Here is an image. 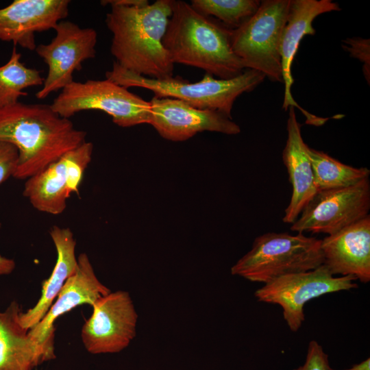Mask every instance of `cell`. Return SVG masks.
Instances as JSON below:
<instances>
[{
    "label": "cell",
    "instance_id": "1",
    "mask_svg": "<svg viewBox=\"0 0 370 370\" xmlns=\"http://www.w3.org/2000/svg\"><path fill=\"white\" fill-rule=\"evenodd\" d=\"M85 141L86 132L50 105L18 101L0 108V142L18 151L16 179L25 180Z\"/></svg>",
    "mask_w": 370,
    "mask_h": 370
},
{
    "label": "cell",
    "instance_id": "2",
    "mask_svg": "<svg viewBox=\"0 0 370 370\" xmlns=\"http://www.w3.org/2000/svg\"><path fill=\"white\" fill-rule=\"evenodd\" d=\"M106 24L112 34L110 52L121 67L145 77H173L174 64L162 40L172 13V0L145 6L110 5Z\"/></svg>",
    "mask_w": 370,
    "mask_h": 370
},
{
    "label": "cell",
    "instance_id": "3",
    "mask_svg": "<svg viewBox=\"0 0 370 370\" xmlns=\"http://www.w3.org/2000/svg\"><path fill=\"white\" fill-rule=\"evenodd\" d=\"M231 29L203 15L182 0H172L162 43L173 64L201 69L218 79H230L246 69L233 51Z\"/></svg>",
    "mask_w": 370,
    "mask_h": 370
},
{
    "label": "cell",
    "instance_id": "4",
    "mask_svg": "<svg viewBox=\"0 0 370 370\" xmlns=\"http://www.w3.org/2000/svg\"><path fill=\"white\" fill-rule=\"evenodd\" d=\"M264 78L260 72L247 69L230 79H216L207 73L194 83L180 77L157 79L127 71L115 61L112 69L106 73V79L127 88H145L153 92L154 97L179 99L198 109L220 112L231 119L236 99L254 90Z\"/></svg>",
    "mask_w": 370,
    "mask_h": 370
},
{
    "label": "cell",
    "instance_id": "5",
    "mask_svg": "<svg viewBox=\"0 0 370 370\" xmlns=\"http://www.w3.org/2000/svg\"><path fill=\"white\" fill-rule=\"evenodd\" d=\"M321 240L304 234L268 232L231 268V274L266 284L288 274L314 269L323 263Z\"/></svg>",
    "mask_w": 370,
    "mask_h": 370
},
{
    "label": "cell",
    "instance_id": "6",
    "mask_svg": "<svg viewBox=\"0 0 370 370\" xmlns=\"http://www.w3.org/2000/svg\"><path fill=\"white\" fill-rule=\"evenodd\" d=\"M290 4L291 0L260 1L256 12L232 30V49L245 69L272 82L283 83L280 43Z\"/></svg>",
    "mask_w": 370,
    "mask_h": 370
},
{
    "label": "cell",
    "instance_id": "7",
    "mask_svg": "<svg viewBox=\"0 0 370 370\" xmlns=\"http://www.w3.org/2000/svg\"><path fill=\"white\" fill-rule=\"evenodd\" d=\"M50 106L59 116L69 119L82 111L100 110L122 127L150 124L151 119L150 101L108 79L73 81Z\"/></svg>",
    "mask_w": 370,
    "mask_h": 370
},
{
    "label": "cell",
    "instance_id": "8",
    "mask_svg": "<svg viewBox=\"0 0 370 370\" xmlns=\"http://www.w3.org/2000/svg\"><path fill=\"white\" fill-rule=\"evenodd\" d=\"M351 275L335 277L328 267L317 268L278 277L257 289L258 301L282 307L283 317L289 329L297 332L305 320L304 308L309 301L322 295L358 288Z\"/></svg>",
    "mask_w": 370,
    "mask_h": 370
},
{
    "label": "cell",
    "instance_id": "9",
    "mask_svg": "<svg viewBox=\"0 0 370 370\" xmlns=\"http://www.w3.org/2000/svg\"><path fill=\"white\" fill-rule=\"evenodd\" d=\"M370 183L366 178L348 187L318 191L291 230L332 235L369 215Z\"/></svg>",
    "mask_w": 370,
    "mask_h": 370
},
{
    "label": "cell",
    "instance_id": "10",
    "mask_svg": "<svg viewBox=\"0 0 370 370\" xmlns=\"http://www.w3.org/2000/svg\"><path fill=\"white\" fill-rule=\"evenodd\" d=\"M54 30L56 35L50 42L40 44L35 49L48 67L44 83L36 93L38 99L72 83L74 72L80 71L84 61L96 56L97 32L95 29L62 21Z\"/></svg>",
    "mask_w": 370,
    "mask_h": 370
},
{
    "label": "cell",
    "instance_id": "11",
    "mask_svg": "<svg viewBox=\"0 0 370 370\" xmlns=\"http://www.w3.org/2000/svg\"><path fill=\"white\" fill-rule=\"evenodd\" d=\"M92 315L84 324L81 337L92 354L118 353L125 349L136 334L138 314L131 296L116 291L97 300Z\"/></svg>",
    "mask_w": 370,
    "mask_h": 370
},
{
    "label": "cell",
    "instance_id": "12",
    "mask_svg": "<svg viewBox=\"0 0 370 370\" xmlns=\"http://www.w3.org/2000/svg\"><path fill=\"white\" fill-rule=\"evenodd\" d=\"M150 103V125L166 140L184 141L204 131L227 135L241 132L236 123L216 110L198 109L169 97H153Z\"/></svg>",
    "mask_w": 370,
    "mask_h": 370
},
{
    "label": "cell",
    "instance_id": "13",
    "mask_svg": "<svg viewBox=\"0 0 370 370\" xmlns=\"http://www.w3.org/2000/svg\"><path fill=\"white\" fill-rule=\"evenodd\" d=\"M69 0H14L0 8V40L35 50V34L54 29L69 13Z\"/></svg>",
    "mask_w": 370,
    "mask_h": 370
},
{
    "label": "cell",
    "instance_id": "14",
    "mask_svg": "<svg viewBox=\"0 0 370 370\" xmlns=\"http://www.w3.org/2000/svg\"><path fill=\"white\" fill-rule=\"evenodd\" d=\"M111 291L97 278L86 253L77 257L75 273L67 280L44 318L28 332L38 345L54 352V322L82 304L91 306Z\"/></svg>",
    "mask_w": 370,
    "mask_h": 370
},
{
    "label": "cell",
    "instance_id": "15",
    "mask_svg": "<svg viewBox=\"0 0 370 370\" xmlns=\"http://www.w3.org/2000/svg\"><path fill=\"white\" fill-rule=\"evenodd\" d=\"M321 250L333 275H351L361 282L370 281V216L325 237Z\"/></svg>",
    "mask_w": 370,
    "mask_h": 370
},
{
    "label": "cell",
    "instance_id": "16",
    "mask_svg": "<svg viewBox=\"0 0 370 370\" xmlns=\"http://www.w3.org/2000/svg\"><path fill=\"white\" fill-rule=\"evenodd\" d=\"M340 10L338 4L331 0H291L287 21L282 32L280 56L283 83L285 85L282 108L285 110L291 106L297 108L307 117L308 123L311 124H316L319 118L301 108L292 96L293 61L302 38L315 34V29L312 26L314 20L323 13Z\"/></svg>",
    "mask_w": 370,
    "mask_h": 370
},
{
    "label": "cell",
    "instance_id": "17",
    "mask_svg": "<svg viewBox=\"0 0 370 370\" xmlns=\"http://www.w3.org/2000/svg\"><path fill=\"white\" fill-rule=\"evenodd\" d=\"M286 129L288 137L282 158L288 171L293 192L282 220L286 223H293L316 194L317 190L308 153L309 147L302 138L300 124L293 106L289 107Z\"/></svg>",
    "mask_w": 370,
    "mask_h": 370
},
{
    "label": "cell",
    "instance_id": "18",
    "mask_svg": "<svg viewBox=\"0 0 370 370\" xmlns=\"http://www.w3.org/2000/svg\"><path fill=\"white\" fill-rule=\"evenodd\" d=\"M21 307L12 301L0 311V370H34L56 355L38 345L20 323Z\"/></svg>",
    "mask_w": 370,
    "mask_h": 370
},
{
    "label": "cell",
    "instance_id": "19",
    "mask_svg": "<svg viewBox=\"0 0 370 370\" xmlns=\"http://www.w3.org/2000/svg\"><path fill=\"white\" fill-rule=\"evenodd\" d=\"M49 234L56 249L57 259L50 277L42 284L41 295L36 304L20 314V323L27 330L44 318L77 266L76 241L71 230L53 225L50 229Z\"/></svg>",
    "mask_w": 370,
    "mask_h": 370
},
{
    "label": "cell",
    "instance_id": "20",
    "mask_svg": "<svg viewBox=\"0 0 370 370\" xmlns=\"http://www.w3.org/2000/svg\"><path fill=\"white\" fill-rule=\"evenodd\" d=\"M62 156L25 180L23 195L40 212L57 215L66 208V200L71 194Z\"/></svg>",
    "mask_w": 370,
    "mask_h": 370
},
{
    "label": "cell",
    "instance_id": "21",
    "mask_svg": "<svg viewBox=\"0 0 370 370\" xmlns=\"http://www.w3.org/2000/svg\"><path fill=\"white\" fill-rule=\"evenodd\" d=\"M317 192L348 187L369 178L370 171L341 162L323 151L309 147Z\"/></svg>",
    "mask_w": 370,
    "mask_h": 370
},
{
    "label": "cell",
    "instance_id": "22",
    "mask_svg": "<svg viewBox=\"0 0 370 370\" xmlns=\"http://www.w3.org/2000/svg\"><path fill=\"white\" fill-rule=\"evenodd\" d=\"M21 59V54L14 47L9 60L0 66V108L15 104L21 97L27 96L25 89L42 86L44 83L40 71L26 66Z\"/></svg>",
    "mask_w": 370,
    "mask_h": 370
},
{
    "label": "cell",
    "instance_id": "23",
    "mask_svg": "<svg viewBox=\"0 0 370 370\" xmlns=\"http://www.w3.org/2000/svg\"><path fill=\"white\" fill-rule=\"evenodd\" d=\"M257 0H192L190 5L199 13L214 16L223 25L234 29L251 18L258 10Z\"/></svg>",
    "mask_w": 370,
    "mask_h": 370
},
{
    "label": "cell",
    "instance_id": "24",
    "mask_svg": "<svg viewBox=\"0 0 370 370\" xmlns=\"http://www.w3.org/2000/svg\"><path fill=\"white\" fill-rule=\"evenodd\" d=\"M92 143L85 141L62 156L67 188L71 195L79 194V188L84 171L92 160Z\"/></svg>",
    "mask_w": 370,
    "mask_h": 370
},
{
    "label": "cell",
    "instance_id": "25",
    "mask_svg": "<svg viewBox=\"0 0 370 370\" xmlns=\"http://www.w3.org/2000/svg\"><path fill=\"white\" fill-rule=\"evenodd\" d=\"M343 48L350 56L362 63L364 76L370 83V40L360 37L347 38L343 41Z\"/></svg>",
    "mask_w": 370,
    "mask_h": 370
},
{
    "label": "cell",
    "instance_id": "26",
    "mask_svg": "<svg viewBox=\"0 0 370 370\" xmlns=\"http://www.w3.org/2000/svg\"><path fill=\"white\" fill-rule=\"evenodd\" d=\"M293 370H332L328 355L316 341L309 342L304 364Z\"/></svg>",
    "mask_w": 370,
    "mask_h": 370
},
{
    "label": "cell",
    "instance_id": "27",
    "mask_svg": "<svg viewBox=\"0 0 370 370\" xmlns=\"http://www.w3.org/2000/svg\"><path fill=\"white\" fill-rule=\"evenodd\" d=\"M18 162V151L9 143L0 142V184L13 177Z\"/></svg>",
    "mask_w": 370,
    "mask_h": 370
},
{
    "label": "cell",
    "instance_id": "28",
    "mask_svg": "<svg viewBox=\"0 0 370 370\" xmlns=\"http://www.w3.org/2000/svg\"><path fill=\"white\" fill-rule=\"evenodd\" d=\"M101 4L106 5H120L125 6H145L149 4L147 0H106L101 1Z\"/></svg>",
    "mask_w": 370,
    "mask_h": 370
},
{
    "label": "cell",
    "instance_id": "29",
    "mask_svg": "<svg viewBox=\"0 0 370 370\" xmlns=\"http://www.w3.org/2000/svg\"><path fill=\"white\" fill-rule=\"evenodd\" d=\"M1 223L0 222V228ZM16 264L14 260L6 258L0 254V275L10 274L15 269Z\"/></svg>",
    "mask_w": 370,
    "mask_h": 370
},
{
    "label": "cell",
    "instance_id": "30",
    "mask_svg": "<svg viewBox=\"0 0 370 370\" xmlns=\"http://www.w3.org/2000/svg\"><path fill=\"white\" fill-rule=\"evenodd\" d=\"M332 370H334L332 369ZM344 370H370V358H368L362 362L353 365L351 368Z\"/></svg>",
    "mask_w": 370,
    "mask_h": 370
}]
</instances>
